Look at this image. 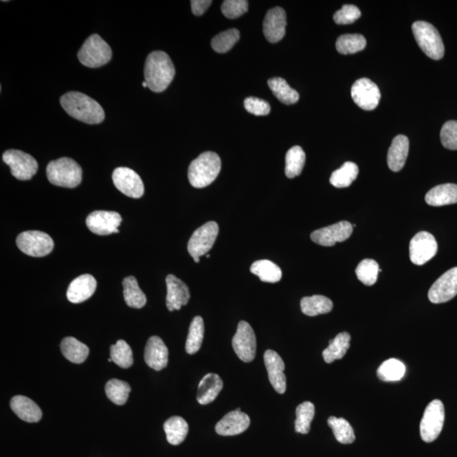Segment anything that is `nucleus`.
<instances>
[{"label":"nucleus","instance_id":"nucleus-6","mask_svg":"<svg viewBox=\"0 0 457 457\" xmlns=\"http://www.w3.org/2000/svg\"><path fill=\"white\" fill-rule=\"evenodd\" d=\"M78 60L89 68H98L108 64L112 58V50L100 35L93 34L83 43L78 54Z\"/></svg>","mask_w":457,"mask_h":457},{"label":"nucleus","instance_id":"nucleus-46","mask_svg":"<svg viewBox=\"0 0 457 457\" xmlns=\"http://www.w3.org/2000/svg\"><path fill=\"white\" fill-rule=\"evenodd\" d=\"M248 10V2L246 0H225L221 5V12L229 19L238 18Z\"/></svg>","mask_w":457,"mask_h":457},{"label":"nucleus","instance_id":"nucleus-30","mask_svg":"<svg viewBox=\"0 0 457 457\" xmlns=\"http://www.w3.org/2000/svg\"><path fill=\"white\" fill-rule=\"evenodd\" d=\"M164 432L166 434L167 441L170 445H178L185 441L188 436V423L181 416H171L164 424Z\"/></svg>","mask_w":457,"mask_h":457},{"label":"nucleus","instance_id":"nucleus-13","mask_svg":"<svg viewBox=\"0 0 457 457\" xmlns=\"http://www.w3.org/2000/svg\"><path fill=\"white\" fill-rule=\"evenodd\" d=\"M350 94L355 104L367 111L377 108L381 97L378 86L368 78L357 80L353 84Z\"/></svg>","mask_w":457,"mask_h":457},{"label":"nucleus","instance_id":"nucleus-12","mask_svg":"<svg viewBox=\"0 0 457 457\" xmlns=\"http://www.w3.org/2000/svg\"><path fill=\"white\" fill-rule=\"evenodd\" d=\"M112 179L115 188L124 195L133 199H140L144 196V182L139 175L130 168H117L113 172Z\"/></svg>","mask_w":457,"mask_h":457},{"label":"nucleus","instance_id":"nucleus-14","mask_svg":"<svg viewBox=\"0 0 457 457\" xmlns=\"http://www.w3.org/2000/svg\"><path fill=\"white\" fill-rule=\"evenodd\" d=\"M122 218L113 211L98 210L91 213L86 219V225L91 232L98 236H109L119 233Z\"/></svg>","mask_w":457,"mask_h":457},{"label":"nucleus","instance_id":"nucleus-36","mask_svg":"<svg viewBox=\"0 0 457 457\" xmlns=\"http://www.w3.org/2000/svg\"><path fill=\"white\" fill-rule=\"evenodd\" d=\"M204 337V323L202 317L197 316L190 325L186 350L190 355L196 354L202 346Z\"/></svg>","mask_w":457,"mask_h":457},{"label":"nucleus","instance_id":"nucleus-44","mask_svg":"<svg viewBox=\"0 0 457 457\" xmlns=\"http://www.w3.org/2000/svg\"><path fill=\"white\" fill-rule=\"evenodd\" d=\"M239 39L240 32L235 28L229 29L215 36L212 39L211 45L215 52L224 54L232 49Z\"/></svg>","mask_w":457,"mask_h":457},{"label":"nucleus","instance_id":"nucleus-25","mask_svg":"<svg viewBox=\"0 0 457 457\" xmlns=\"http://www.w3.org/2000/svg\"><path fill=\"white\" fill-rule=\"evenodd\" d=\"M409 152V140L404 135H399L393 139L390 147L387 163L394 172L400 171L404 167Z\"/></svg>","mask_w":457,"mask_h":457},{"label":"nucleus","instance_id":"nucleus-8","mask_svg":"<svg viewBox=\"0 0 457 457\" xmlns=\"http://www.w3.org/2000/svg\"><path fill=\"white\" fill-rule=\"evenodd\" d=\"M18 248L25 255L42 258L49 255L54 249V241L47 234L39 230H27L21 233L16 238Z\"/></svg>","mask_w":457,"mask_h":457},{"label":"nucleus","instance_id":"nucleus-52","mask_svg":"<svg viewBox=\"0 0 457 457\" xmlns=\"http://www.w3.org/2000/svg\"><path fill=\"white\" fill-rule=\"evenodd\" d=\"M206 257H207V258H210V254H207V255H206Z\"/></svg>","mask_w":457,"mask_h":457},{"label":"nucleus","instance_id":"nucleus-50","mask_svg":"<svg viewBox=\"0 0 457 457\" xmlns=\"http://www.w3.org/2000/svg\"><path fill=\"white\" fill-rule=\"evenodd\" d=\"M212 3L213 2L211 0H192L191 1L192 12L197 16H202Z\"/></svg>","mask_w":457,"mask_h":457},{"label":"nucleus","instance_id":"nucleus-18","mask_svg":"<svg viewBox=\"0 0 457 457\" xmlns=\"http://www.w3.org/2000/svg\"><path fill=\"white\" fill-rule=\"evenodd\" d=\"M287 14L280 7L270 9L263 21V34L269 43L280 42L286 35Z\"/></svg>","mask_w":457,"mask_h":457},{"label":"nucleus","instance_id":"nucleus-15","mask_svg":"<svg viewBox=\"0 0 457 457\" xmlns=\"http://www.w3.org/2000/svg\"><path fill=\"white\" fill-rule=\"evenodd\" d=\"M410 259L416 265H423L437 254L438 244L430 233L421 232L410 243Z\"/></svg>","mask_w":457,"mask_h":457},{"label":"nucleus","instance_id":"nucleus-33","mask_svg":"<svg viewBox=\"0 0 457 457\" xmlns=\"http://www.w3.org/2000/svg\"><path fill=\"white\" fill-rule=\"evenodd\" d=\"M250 270L263 282L276 283L282 278V271H281L280 267L271 261L266 260V259L252 263Z\"/></svg>","mask_w":457,"mask_h":457},{"label":"nucleus","instance_id":"nucleus-21","mask_svg":"<svg viewBox=\"0 0 457 457\" xmlns=\"http://www.w3.org/2000/svg\"><path fill=\"white\" fill-rule=\"evenodd\" d=\"M250 425V418L241 408L230 412L216 424L215 430L222 436H233L245 432Z\"/></svg>","mask_w":457,"mask_h":457},{"label":"nucleus","instance_id":"nucleus-51","mask_svg":"<svg viewBox=\"0 0 457 457\" xmlns=\"http://www.w3.org/2000/svg\"><path fill=\"white\" fill-rule=\"evenodd\" d=\"M142 87H148V84L146 82H142Z\"/></svg>","mask_w":457,"mask_h":457},{"label":"nucleus","instance_id":"nucleus-28","mask_svg":"<svg viewBox=\"0 0 457 457\" xmlns=\"http://www.w3.org/2000/svg\"><path fill=\"white\" fill-rule=\"evenodd\" d=\"M61 353L73 364H80L87 360L89 348L74 337H65L60 344Z\"/></svg>","mask_w":457,"mask_h":457},{"label":"nucleus","instance_id":"nucleus-3","mask_svg":"<svg viewBox=\"0 0 457 457\" xmlns=\"http://www.w3.org/2000/svg\"><path fill=\"white\" fill-rule=\"evenodd\" d=\"M221 170V159L217 153L205 152L190 164L188 179L195 188H203L213 183Z\"/></svg>","mask_w":457,"mask_h":457},{"label":"nucleus","instance_id":"nucleus-2","mask_svg":"<svg viewBox=\"0 0 457 457\" xmlns=\"http://www.w3.org/2000/svg\"><path fill=\"white\" fill-rule=\"evenodd\" d=\"M175 75L173 62L166 52L153 51L145 62V82L150 90L162 93L170 86Z\"/></svg>","mask_w":457,"mask_h":457},{"label":"nucleus","instance_id":"nucleus-37","mask_svg":"<svg viewBox=\"0 0 457 457\" xmlns=\"http://www.w3.org/2000/svg\"><path fill=\"white\" fill-rule=\"evenodd\" d=\"M306 162V155L304 151L299 146H294L288 150L286 156V172L287 177L292 179L301 175Z\"/></svg>","mask_w":457,"mask_h":457},{"label":"nucleus","instance_id":"nucleus-4","mask_svg":"<svg viewBox=\"0 0 457 457\" xmlns=\"http://www.w3.org/2000/svg\"><path fill=\"white\" fill-rule=\"evenodd\" d=\"M47 180L61 188H75L82 180V170L74 159L61 158L51 161L47 164Z\"/></svg>","mask_w":457,"mask_h":457},{"label":"nucleus","instance_id":"nucleus-41","mask_svg":"<svg viewBox=\"0 0 457 457\" xmlns=\"http://www.w3.org/2000/svg\"><path fill=\"white\" fill-rule=\"evenodd\" d=\"M297 419L295 422V430L299 434H306L311 430V423H312L315 414V408L312 402L305 401L300 404L296 410Z\"/></svg>","mask_w":457,"mask_h":457},{"label":"nucleus","instance_id":"nucleus-23","mask_svg":"<svg viewBox=\"0 0 457 457\" xmlns=\"http://www.w3.org/2000/svg\"><path fill=\"white\" fill-rule=\"evenodd\" d=\"M97 288V281L91 274H82L69 284L67 290V299L69 302L78 304L89 299Z\"/></svg>","mask_w":457,"mask_h":457},{"label":"nucleus","instance_id":"nucleus-39","mask_svg":"<svg viewBox=\"0 0 457 457\" xmlns=\"http://www.w3.org/2000/svg\"><path fill=\"white\" fill-rule=\"evenodd\" d=\"M131 390L129 383L117 379L109 380L105 386V392L109 399L118 405L126 403Z\"/></svg>","mask_w":457,"mask_h":457},{"label":"nucleus","instance_id":"nucleus-20","mask_svg":"<svg viewBox=\"0 0 457 457\" xmlns=\"http://www.w3.org/2000/svg\"><path fill=\"white\" fill-rule=\"evenodd\" d=\"M166 281L167 309L173 312L175 310H180L182 306L188 305L191 297L188 287L174 274L167 276Z\"/></svg>","mask_w":457,"mask_h":457},{"label":"nucleus","instance_id":"nucleus-47","mask_svg":"<svg viewBox=\"0 0 457 457\" xmlns=\"http://www.w3.org/2000/svg\"><path fill=\"white\" fill-rule=\"evenodd\" d=\"M441 139L445 148L457 150V120H449L444 124L441 131Z\"/></svg>","mask_w":457,"mask_h":457},{"label":"nucleus","instance_id":"nucleus-1","mask_svg":"<svg viewBox=\"0 0 457 457\" xmlns=\"http://www.w3.org/2000/svg\"><path fill=\"white\" fill-rule=\"evenodd\" d=\"M60 104L69 116L80 122L96 125L104 122V109L93 98L79 91H69L60 98Z\"/></svg>","mask_w":457,"mask_h":457},{"label":"nucleus","instance_id":"nucleus-42","mask_svg":"<svg viewBox=\"0 0 457 457\" xmlns=\"http://www.w3.org/2000/svg\"><path fill=\"white\" fill-rule=\"evenodd\" d=\"M367 41L361 34H345L339 36L336 41V49L339 54H353L364 50Z\"/></svg>","mask_w":457,"mask_h":457},{"label":"nucleus","instance_id":"nucleus-29","mask_svg":"<svg viewBox=\"0 0 457 457\" xmlns=\"http://www.w3.org/2000/svg\"><path fill=\"white\" fill-rule=\"evenodd\" d=\"M350 335L349 333L342 332L328 342V346L323 352L325 363L332 364L335 360L342 359L350 348Z\"/></svg>","mask_w":457,"mask_h":457},{"label":"nucleus","instance_id":"nucleus-38","mask_svg":"<svg viewBox=\"0 0 457 457\" xmlns=\"http://www.w3.org/2000/svg\"><path fill=\"white\" fill-rule=\"evenodd\" d=\"M405 375V364L396 358L383 361L378 369L379 378L386 382L399 381Z\"/></svg>","mask_w":457,"mask_h":457},{"label":"nucleus","instance_id":"nucleus-16","mask_svg":"<svg viewBox=\"0 0 457 457\" xmlns=\"http://www.w3.org/2000/svg\"><path fill=\"white\" fill-rule=\"evenodd\" d=\"M457 295V267L445 272L429 291V299L434 304L451 301Z\"/></svg>","mask_w":457,"mask_h":457},{"label":"nucleus","instance_id":"nucleus-35","mask_svg":"<svg viewBox=\"0 0 457 457\" xmlns=\"http://www.w3.org/2000/svg\"><path fill=\"white\" fill-rule=\"evenodd\" d=\"M359 169L353 162H346L339 170L333 172L330 181L337 188H348L356 180Z\"/></svg>","mask_w":457,"mask_h":457},{"label":"nucleus","instance_id":"nucleus-31","mask_svg":"<svg viewBox=\"0 0 457 457\" xmlns=\"http://www.w3.org/2000/svg\"><path fill=\"white\" fill-rule=\"evenodd\" d=\"M124 299L131 308L142 309L147 303V298L139 287L137 280L134 276H128L123 280Z\"/></svg>","mask_w":457,"mask_h":457},{"label":"nucleus","instance_id":"nucleus-45","mask_svg":"<svg viewBox=\"0 0 457 457\" xmlns=\"http://www.w3.org/2000/svg\"><path fill=\"white\" fill-rule=\"evenodd\" d=\"M379 270L377 262L372 259H364L357 267L356 274L361 283L370 287L377 281Z\"/></svg>","mask_w":457,"mask_h":457},{"label":"nucleus","instance_id":"nucleus-34","mask_svg":"<svg viewBox=\"0 0 457 457\" xmlns=\"http://www.w3.org/2000/svg\"><path fill=\"white\" fill-rule=\"evenodd\" d=\"M268 85L271 89L274 96L281 103L291 105L298 103L299 94L297 91L292 89L287 80L280 78H274L268 80Z\"/></svg>","mask_w":457,"mask_h":457},{"label":"nucleus","instance_id":"nucleus-5","mask_svg":"<svg viewBox=\"0 0 457 457\" xmlns=\"http://www.w3.org/2000/svg\"><path fill=\"white\" fill-rule=\"evenodd\" d=\"M412 29L416 43L426 56L435 60L444 57V43L432 24L426 21H416L412 24Z\"/></svg>","mask_w":457,"mask_h":457},{"label":"nucleus","instance_id":"nucleus-7","mask_svg":"<svg viewBox=\"0 0 457 457\" xmlns=\"http://www.w3.org/2000/svg\"><path fill=\"white\" fill-rule=\"evenodd\" d=\"M445 422V408L440 400L431 401L420 423V434L426 443L434 441L441 434Z\"/></svg>","mask_w":457,"mask_h":457},{"label":"nucleus","instance_id":"nucleus-49","mask_svg":"<svg viewBox=\"0 0 457 457\" xmlns=\"http://www.w3.org/2000/svg\"><path fill=\"white\" fill-rule=\"evenodd\" d=\"M244 107L248 113L257 116L267 115L270 113L268 102L258 98H247L244 101Z\"/></svg>","mask_w":457,"mask_h":457},{"label":"nucleus","instance_id":"nucleus-32","mask_svg":"<svg viewBox=\"0 0 457 457\" xmlns=\"http://www.w3.org/2000/svg\"><path fill=\"white\" fill-rule=\"evenodd\" d=\"M301 309L306 316H317L331 312L333 302L330 298L324 297V296H312V297L302 299Z\"/></svg>","mask_w":457,"mask_h":457},{"label":"nucleus","instance_id":"nucleus-19","mask_svg":"<svg viewBox=\"0 0 457 457\" xmlns=\"http://www.w3.org/2000/svg\"><path fill=\"white\" fill-rule=\"evenodd\" d=\"M263 358L269 379L274 389L279 394H284L287 390V377L284 374L286 367L282 358L272 350H267Z\"/></svg>","mask_w":457,"mask_h":457},{"label":"nucleus","instance_id":"nucleus-43","mask_svg":"<svg viewBox=\"0 0 457 457\" xmlns=\"http://www.w3.org/2000/svg\"><path fill=\"white\" fill-rule=\"evenodd\" d=\"M111 358L112 361L122 368H130L133 364V350L123 339H120L111 346Z\"/></svg>","mask_w":457,"mask_h":457},{"label":"nucleus","instance_id":"nucleus-48","mask_svg":"<svg viewBox=\"0 0 457 457\" xmlns=\"http://www.w3.org/2000/svg\"><path fill=\"white\" fill-rule=\"evenodd\" d=\"M360 16V10L356 5H345L335 13L334 21L336 24L348 25L354 23Z\"/></svg>","mask_w":457,"mask_h":457},{"label":"nucleus","instance_id":"nucleus-26","mask_svg":"<svg viewBox=\"0 0 457 457\" xmlns=\"http://www.w3.org/2000/svg\"><path fill=\"white\" fill-rule=\"evenodd\" d=\"M223 389V381L216 374H208L204 376L199 386L197 400L201 405H208L216 399Z\"/></svg>","mask_w":457,"mask_h":457},{"label":"nucleus","instance_id":"nucleus-11","mask_svg":"<svg viewBox=\"0 0 457 457\" xmlns=\"http://www.w3.org/2000/svg\"><path fill=\"white\" fill-rule=\"evenodd\" d=\"M232 346L237 357L244 363H250L254 359L257 342L254 330L246 321H241L237 326L236 335L232 339Z\"/></svg>","mask_w":457,"mask_h":457},{"label":"nucleus","instance_id":"nucleus-40","mask_svg":"<svg viewBox=\"0 0 457 457\" xmlns=\"http://www.w3.org/2000/svg\"><path fill=\"white\" fill-rule=\"evenodd\" d=\"M328 424L339 443L345 445L353 443L355 441L354 430L352 425L345 419L330 416L328 419Z\"/></svg>","mask_w":457,"mask_h":457},{"label":"nucleus","instance_id":"nucleus-27","mask_svg":"<svg viewBox=\"0 0 457 457\" xmlns=\"http://www.w3.org/2000/svg\"><path fill=\"white\" fill-rule=\"evenodd\" d=\"M427 204L433 207H441L457 203V185L443 184L435 186L425 196Z\"/></svg>","mask_w":457,"mask_h":457},{"label":"nucleus","instance_id":"nucleus-22","mask_svg":"<svg viewBox=\"0 0 457 457\" xmlns=\"http://www.w3.org/2000/svg\"><path fill=\"white\" fill-rule=\"evenodd\" d=\"M169 352L159 336L150 337L145 347L144 360L150 368L156 371L162 370L167 367Z\"/></svg>","mask_w":457,"mask_h":457},{"label":"nucleus","instance_id":"nucleus-17","mask_svg":"<svg viewBox=\"0 0 457 457\" xmlns=\"http://www.w3.org/2000/svg\"><path fill=\"white\" fill-rule=\"evenodd\" d=\"M353 225L348 221H341L327 227L315 230L311 234V239L324 247H332L336 243H342L352 236Z\"/></svg>","mask_w":457,"mask_h":457},{"label":"nucleus","instance_id":"nucleus-10","mask_svg":"<svg viewBox=\"0 0 457 457\" xmlns=\"http://www.w3.org/2000/svg\"><path fill=\"white\" fill-rule=\"evenodd\" d=\"M219 230L217 223L210 221L195 230L188 245V252L193 259L208 254L216 241Z\"/></svg>","mask_w":457,"mask_h":457},{"label":"nucleus","instance_id":"nucleus-9","mask_svg":"<svg viewBox=\"0 0 457 457\" xmlns=\"http://www.w3.org/2000/svg\"><path fill=\"white\" fill-rule=\"evenodd\" d=\"M3 161L10 168L13 177L20 181L31 180L38 170L34 157L20 150H7L3 153Z\"/></svg>","mask_w":457,"mask_h":457},{"label":"nucleus","instance_id":"nucleus-24","mask_svg":"<svg viewBox=\"0 0 457 457\" xmlns=\"http://www.w3.org/2000/svg\"><path fill=\"white\" fill-rule=\"evenodd\" d=\"M10 408L25 422L38 423L42 419L41 409L34 401L27 397H14L10 401Z\"/></svg>","mask_w":457,"mask_h":457}]
</instances>
